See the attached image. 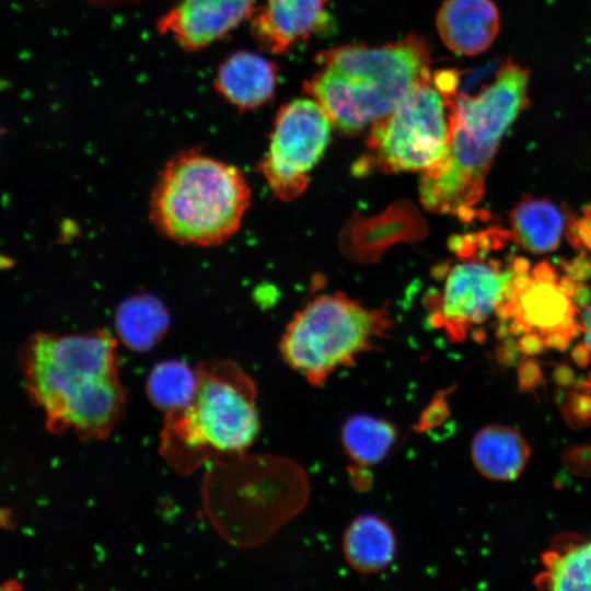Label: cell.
Wrapping results in <instances>:
<instances>
[{
  "label": "cell",
  "instance_id": "obj_1",
  "mask_svg": "<svg viewBox=\"0 0 591 591\" xmlns=\"http://www.w3.org/2000/svg\"><path fill=\"white\" fill-rule=\"evenodd\" d=\"M19 357L24 387L50 432L103 439L120 420L126 396L117 341L109 332H37Z\"/></svg>",
  "mask_w": 591,
  "mask_h": 591
},
{
  "label": "cell",
  "instance_id": "obj_15",
  "mask_svg": "<svg viewBox=\"0 0 591 591\" xmlns=\"http://www.w3.org/2000/svg\"><path fill=\"white\" fill-rule=\"evenodd\" d=\"M471 457L483 476L508 482L518 478L523 472L530 457V447L513 428L489 425L473 438Z\"/></svg>",
  "mask_w": 591,
  "mask_h": 591
},
{
  "label": "cell",
  "instance_id": "obj_12",
  "mask_svg": "<svg viewBox=\"0 0 591 591\" xmlns=\"http://www.w3.org/2000/svg\"><path fill=\"white\" fill-rule=\"evenodd\" d=\"M328 1L266 0L252 16V34L265 50L286 53L327 24Z\"/></svg>",
  "mask_w": 591,
  "mask_h": 591
},
{
  "label": "cell",
  "instance_id": "obj_10",
  "mask_svg": "<svg viewBox=\"0 0 591 591\" xmlns=\"http://www.w3.org/2000/svg\"><path fill=\"white\" fill-rule=\"evenodd\" d=\"M332 121L313 99H297L277 113L259 172L276 197L290 201L308 187L309 173L324 153Z\"/></svg>",
  "mask_w": 591,
  "mask_h": 591
},
{
  "label": "cell",
  "instance_id": "obj_19",
  "mask_svg": "<svg viewBox=\"0 0 591 591\" xmlns=\"http://www.w3.org/2000/svg\"><path fill=\"white\" fill-rule=\"evenodd\" d=\"M198 384L197 371L178 360H166L153 367L147 379V394L155 407L166 414L185 407Z\"/></svg>",
  "mask_w": 591,
  "mask_h": 591
},
{
  "label": "cell",
  "instance_id": "obj_18",
  "mask_svg": "<svg viewBox=\"0 0 591 591\" xmlns=\"http://www.w3.org/2000/svg\"><path fill=\"white\" fill-rule=\"evenodd\" d=\"M169 325L166 310L151 296H136L124 302L116 316V327L123 343L134 350L154 346Z\"/></svg>",
  "mask_w": 591,
  "mask_h": 591
},
{
  "label": "cell",
  "instance_id": "obj_6",
  "mask_svg": "<svg viewBox=\"0 0 591 591\" xmlns=\"http://www.w3.org/2000/svg\"><path fill=\"white\" fill-rule=\"evenodd\" d=\"M459 92L454 70L429 72L395 107L371 125L367 151L355 170L425 172L443 157Z\"/></svg>",
  "mask_w": 591,
  "mask_h": 591
},
{
  "label": "cell",
  "instance_id": "obj_16",
  "mask_svg": "<svg viewBox=\"0 0 591 591\" xmlns=\"http://www.w3.org/2000/svg\"><path fill=\"white\" fill-rule=\"evenodd\" d=\"M512 241L523 250L542 254L560 243L566 218L561 209L546 198H525L510 215Z\"/></svg>",
  "mask_w": 591,
  "mask_h": 591
},
{
  "label": "cell",
  "instance_id": "obj_24",
  "mask_svg": "<svg viewBox=\"0 0 591 591\" xmlns=\"http://www.w3.org/2000/svg\"><path fill=\"white\" fill-rule=\"evenodd\" d=\"M589 227H591V219H590V221H589Z\"/></svg>",
  "mask_w": 591,
  "mask_h": 591
},
{
  "label": "cell",
  "instance_id": "obj_20",
  "mask_svg": "<svg viewBox=\"0 0 591 591\" xmlns=\"http://www.w3.org/2000/svg\"><path fill=\"white\" fill-rule=\"evenodd\" d=\"M395 437L392 425L366 415L350 417L341 432L347 454L361 465L380 462L393 445Z\"/></svg>",
  "mask_w": 591,
  "mask_h": 591
},
{
  "label": "cell",
  "instance_id": "obj_21",
  "mask_svg": "<svg viewBox=\"0 0 591 591\" xmlns=\"http://www.w3.org/2000/svg\"><path fill=\"white\" fill-rule=\"evenodd\" d=\"M543 582L557 591H591V537L563 552H553L545 560Z\"/></svg>",
  "mask_w": 591,
  "mask_h": 591
},
{
  "label": "cell",
  "instance_id": "obj_8",
  "mask_svg": "<svg viewBox=\"0 0 591 591\" xmlns=\"http://www.w3.org/2000/svg\"><path fill=\"white\" fill-rule=\"evenodd\" d=\"M390 327L383 310H370L341 293L323 294L300 310L286 327L280 351L311 384L370 349Z\"/></svg>",
  "mask_w": 591,
  "mask_h": 591
},
{
  "label": "cell",
  "instance_id": "obj_4",
  "mask_svg": "<svg viewBox=\"0 0 591 591\" xmlns=\"http://www.w3.org/2000/svg\"><path fill=\"white\" fill-rule=\"evenodd\" d=\"M250 202L251 188L242 171L189 149L164 165L152 189L149 216L169 240L213 246L239 230Z\"/></svg>",
  "mask_w": 591,
  "mask_h": 591
},
{
  "label": "cell",
  "instance_id": "obj_17",
  "mask_svg": "<svg viewBox=\"0 0 591 591\" xmlns=\"http://www.w3.org/2000/svg\"><path fill=\"white\" fill-rule=\"evenodd\" d=\"M395 536L389 524L374 515H361L347 529L344 553L347 563L363 573L384 569L395 554Z\"/></svg>",
  "mask_w": 591,
  "mask_h": 591
},
{
  "label": "cell",
  "instance_id": "obj_5",
  "mask_svg": "<svg viewBox=\"0 0 591 591\" xmlns=\"http://www.w3.org/2000/svg\"><path fill=\"white\" fill-rule=\"evenodd\" d=\"M197 390L183 408L166 414L161 454L179 473L218 455L247 449L259 429L256 389L236 363L211 359L198 364Z\"/></svg>",
  "mask_w": 591,
  "mask_h": 591
},
{
  "label": "cell",
  "instance_id": "obj_23",
  "mask_svg": "<svg viewBox=\"0 0 591 591\" xmlns=\"http://www.w3.org/2000/svg\"><path fill=\"white\" fill-rule=\"evenodd\" d=\"M13 262L11 258H5L0 254V269L12 266Z\"/></svg>",
  "mask_w": 591,
  "mask_h": 591
},
{
  "label": "cell",
  "instance_id": "obj_14",
  "mask_svg": "<svg viewBox=\"0 0 591 591\" xmlns=\"http://www.w3.org/2000/svg\"><path fill=\"white\" fill-rule=\"evenodd\" d=\"M277 82L276 63L256 53L237 50L218 68L215 88L237 109L250 111L273 100Z\"/></svg>",
  "mask_w": 591,
  "mask_h": 591
},
{
  "label": "cell",
  "instance_id": "obj_7",
  "mask_svg": "<svg viewBox=\"0 0 591 591\" xmlns=\"http://www.w3.org/2000/svg\"><path fill=\"white\" fill-rule=\"evenodd\" d=\"M510 240L509 231L490 229L453 242L459 258L447 268L432 316L451 339L460 341L497 317L517 279L531 269L522 257L495 255Z\"/></svg>",
  "mask_w": 591,
  "mask_h": 591
},
{
  "label": "cell",
  "instance_id": "obj_11",
  "mask_svg": "<svg viewBox=\"0 0 591 591\" xmlns=\"http://www.w3.org/2000/svg\"><path fill=\"white\" fill-rule=\"evenodd\" d=\"M256 0H179L157 23L187 51L205 48L221 39L253 16Z\"/></svg>",
  "mask_w": 591,
  "mask_h": 591
},
{
  "label": "cell",
  "instance_id": "obj_3",
  "mask_svg": "<svg viewBox=\"0 0 591 591\" xmlns=\"http://www.w3.org/2000/svg\"><path fill=\"white\" fill-rule=\"evenodd\" d=\"M315 59L320 69L303 89L348 134L384 117L430 72L429 46L417 35L382 46L336 47Z\"/></svg>",
  "mask_w": 591,
  "mask_h": 591
},
{
  "label": "cell",
  "instance_id": "obj_22",
  "mask_svg": "<svg viewBox=\"0 0 591 591\" xmlns=\"http://www.w3.org/2000/svg\"><path fill=\"white\" fill-rule=\"evenodd\" d=\"M579 324L583 337L582 350L587 359L591 360V302L579 312Z\"/></svg>",
  "mask_w": 591,
  "mask_h": 591
},
{
  "label": "cell",
  "instance_id": "obj_13",
  "mask_svg": "<svg viewBox=\"0 0 591 591\" xmlns=\"http://www.w3.org/2000/svg\"><path fill=\"white\" fill-rule=\"evenodd\" d=\"M436 25L449 49L475 56L493 45L500 30V15L493 0H444Z\"/></svg>",
  "mask_w": 591,
  "mask_h": 591
},
{
  "label": "cell",
  "instance_id": "obj_2",
  "mask_svg": "<svg viewBox=\"0 0 591 591\" xmlns=\"http://www.w3.org/2000/svg\"><path fill=\"white\" fill-rule=\"evenodd\" d=\"M529 70L507 60L478 93H456L445 152L420 176L425 208L465 221L475 216L501 139L529 105Z\"/></svg>",
  "mask_w": 591,
  "mask_h": 591
},
{
  "label": "cell",
  "instance_id": "obj_9",
  "mask_svg": "<svg viewBox=\"0 0 591 591\" xmlns=\"http://www.w3.org/2000/svg\"><path fill=\"white\" fill-rule=\"evenodd\" d=\"M576 294L571 279L560 280L552 266L541 264L517 279L497 318L524 351L563 348L580 334Z\"/></svg>",
  "mask_w": 591,
  "mask_h": 591
}]
</instances>
